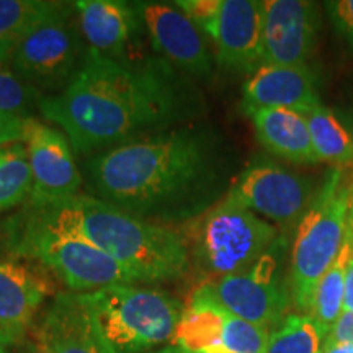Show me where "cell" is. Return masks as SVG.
I'll list each match as a JSON object with an SVG mask.
<instances>
[{"label": "cell", "instance_id": "6da1fadb", "mask_svg": "<svg viewBox=\"0 0 353 353\" xmlns=\"http://www.w3.org/2000/svg\"><path fill=\"white\" fill-rule=\"evenodd\" d=\"M190 83L164 59L134 63L94 50L64 92L43 95L39 112L63 130L79 154L170 130L196 114Z\"/></svg>", "mask_w": 353, "mask_h": 353}, {"label": "cell", "instance_id": "7a4b0ae2", "mask_svg": "<svg viewBox=\"0 0 353 353\" xmlns=\"http://www.w3.org/2000/svg\"><path fill=\"white\" fill-rule=\"evenodd\" d=\"M87 172L92 195L170 229L218 205L223 185L218 139L196 126H175L94 154Z\"/></svg>", "mask_w": 353, "mask_h": 353}, {"label": "cell", "instance_id": "3957f363", "mask_svg": "<svg viewBox=\"0 0 353 353\" xmlns=\"http://www.w3.org/2000/svg\"><path fill=\"white\" fill-rule=\"evenodd\" d=\"M21 216L52 231L72 234L120 262L138 281H169L187 275L192 260L180 231L136 218L94 195L32 208Z\"/></svg>", "mask_w": 353, "mask_h": 353}, {"label": "cell", "instance_id": "277c9868", "mask_svg": "<svg viewBox=\"0 0 353 353\" xmlns=\"http://www.w3.org/2000/svg\"><path fill=\"white\" fill-rule=\"evenodd\" d=\"M353 180L342 169L330 172L309 210L299 219L290 254L288 286L291 303L311 314L322 276L341 252L352 221Z\"/></svg>", "mask_w": 353, "mask_h": 353}, {"label": "cell", "instance_id": "5b68a950", "mask_svg": "<svg viewBox=\"0 0 353 353\" xmlns=\"http://www.w3.org/2000/svg\"><path fill=\"white\" fill-rule=\"evenodd\" d=\"M182 228L190 260L216 280L252 267L281 237L270 221L228 196Z\"/></svg>", "mask_w": 353, "mask_h": 353}, {"label": "cell", "instance_id": "8992f818", "mask_svg": "<svg viewBox=\"0 0 353 353\" xmlns=\"http://www.w3.org/2000/svg\"><path fill=\"white\" fill-rule=\"evenodd\" d=\"M7 245L17 259L39 263L72 293H90L118 283H134V275L82 237L52 231L20 213L7 223Z\"/></svg>", "mask_w": 353, "mask_h": 353}, {"label": "cell", "instance_id": "52a82bcc", "mask_svg": "<svg viewBox=\"0 0 353 353\" xmlns=\"http://www.w3.org/2000/svg\"><path fill=\"white\" fill-rule=\"evenodd\" d=\"M118 353H144L172 343L183 306L161 290L118 283L82 293Z\"/></svg>", "mask_w": 353, "mask_h": 353}, {"label": "cell", "instance_id": "ba28073f", "mask_svg": "<svg viewBox=\"0 0 353 353\" xmlns=\"http://www.w3.org/2000/svg\"><path fill=\"white\" fill-rule=\"evenodd\" d=\"M76 6L64 3L12 52V72L25 83L57 95L69 87L85 64L90 48L83 43Z\"/></svg>", "mask_w": 353, "mask_h": 353}, {"label": "cell", "instance_id": "9c48e42d", "mask_svg": "<svg viewBox=\"0 0 353 353\" xmlns=\"http://www.w3.org/2000/svg\"><path fill=\"white\" fill-rule=\"evenodd\" d=\"M175 6L213 41L221 65L249 74L262 65L263 2L179 0Z\"/></svg>", "mask_w": 353, "mask_h": 353}, {"label": "cell", "instance_id": "30bf717a", "mask_svg": "<svg viewBox=\"0 0 353 353\" xmlns=\"http://www.w3.org/2000/svg\"><path fill=\"white\" fill-rule=\"evenodd\" d=\"M285 250L286 241L281 236L247 270L208 281L216 299L241 319L267 330L275 329L293 304L281 268Z\"/></svg>", "mask_w": 353, "mask_h": 353}, {"label": "cell", "instance_id": "8fae6325", "mask_svg": "<svg viewBox=\"0 0 353 353\" xmlns=\"http://www.w3.org/2000/svg\"><path fill=\"white\" fill-rule=\"evenodd\" d=\"M268 337L270 330L229 312L206 281L183 307L172 345L196 353H265Z\"/></svg>", "mask_w": 353, "mask_h": 353}, {"label": "cell", "instance_id": "7c38bea8", "mask_svg": "<svg viewBox=\"0 0 353 353\" xmlns=\"http://www.w3.org/2000/svg\"><path fill=\"white\" fill-rule=\"evenodd\" d=\"M226 196L260 218L286 228L299 223L316 195L303 175L263 161L247 167Z\"/></svg>", "mask_w": 353, "mask_h": 353}, {"label": "cell", "instance_id": "4fadbf2b", "mask_svg": "<svg viewBox=\"0 0 353 353\" xmlns=\"http://www.w3.org/2000/svg\"><path fill=\"white\" fill-rule=\"evenodd\" d=\"M23 144L33 182L26 206L39 208L79 195L82 174L64 132L28 117Z\"/></svg>", "mask_w": 353, "mask_h": 353}, {"label": "cell", "instance_id": "5bb4252c", "mask_svg": "<svg viewBox=\"0 0 353 353\" xmlns=\"http://www.w3.org/2000/svg\"><path fill=\"white\" fill-rule=\"evenodd\" d=\"M136 8L154 50L172 68L193 77H208L213 72L208 39L179 7L170 3L139 2Z\"/></svg>", "mask_w": 353, "mask_h": 353}, {"label": "cell", "instance_id": "9a60e30c", "mask_svg": "<svg viewBox=\"0 0 353 353\" xmlns=\"http://www.w3.org/2000/svg\"><path fill=\"white\" fill-rule=\"evenodd\" d=\"M319 28V12L312 2H263L262 65H307L317 48Z\"/></svg>", "mask_w": 353, "mask_h": 353}, {"label": "cell", "instance_id": "2e32d148", "mask_svg": "<svg viewBox=\"0 0 353 353\" xmlns=\"http://www.w3.org/2000/svg\"><path fill=\"white\" fill-rule=\"evenodd\" d=\"M34 353H118L82 293L56 294L34 332Z\"/></svg>", "mask_w": 353, "mask_h": 353}, {"label": "cell", "instance_id": "e0dca14e", "mask_svg": "<svg viewBox=\"0 0 353 353\" xmlns=\"http://www.w3.org/2000/svg\"><path fill=\"white\" fill-rule=\"evenodd\" d=\"M39 268L17 257L0 260V330L13 345L23 341L52 293L50 276Z\"/></svg>", "mask_w": 353, "mask_h": 353}, {"label": "cell", "instance_id": "ac0fdd59", "mask_svg": "<svg viewBox=\"0 0 353 353\" xmlns=\"http://www.w3.org/2000/svg\"><path fill=\"white\" fill-rule=\"evenodd\" d=\"M244 112L257 108H285L304 114L321 105L319 90L309 65L263 64L242 88Z\"/></svg>", "mask_w": 353, "mask_h": 353}, {"label": "cell", "instance_id": "d6986e66", "mask_svg": "<svg viewBox=\"0 0 353 353\" xmlns=\"http://www.w3.org/2000/svg\"><path fill=\"white\" fill-rule=\"evenodd\" d=\"M74 6L88 48L100 54L123 59L128 44L134 39L143 23L136 6L123 0H81Z\"/></svg>", "mask_w": 353, "mask_h": 353}, {"label": "cell", "instance_id": "ffe728a7", "mask_svg": "<svg viewBox=\"0 0 353 353\" xmlns=\"http://www.w3.org/2000/svg\"><path fill=\"white\" fill-rule=\"evenodd\" d=\"M245 113L267 151L294 164H319L304 114L285 108H257Z\"/></svg>", "mask_w": 353, "mask_h": 353}, {"label": "cell", "instance_id": "44dd1931", "mask_svg": "<svg viewBox=\"0 0 353 353\" xmlns=\"http://www.w3.org/2000/svg\"><path fill=\"white\" fill-rule=\"evenodd\" d=\"M312 148L319 162L334 164L335 169L353 167V134L324 105H316L304 113Z\"/></svg>", "mask_w": 353, "mask_h": 353}, {"label": "cell", "instance_id": "7402d4cb", "mask_svg": "<svg viewBox=\"0 0 353 353\" xmlns=\"http://www.w3.org/2000/svg\"><path fill=\"white\" fill-rule=\"evenodd\" d=\"M64 7L48 0H0V43L13 51L37 26Z\"/></svg>", "mask_w": 353, "mask_h": 353}, {"label": "cell", "instance_id": "603a6c76", "mask_svg": "<svg viewBox=\"0 0 353 353\" xmlns=\"http://www.w3.org/2000/svg\"><path fill=\"white\" fill-rule=\"evenodd\" d=\"M327 337L311 314L293 312L270 330L265 353H322Z\"/></svg>", "mask_w": 353, "mask_h": 353}, {"label": "cell", "instance_id": "cb8c5ba5", "mask_svg": "<svg viewBox=\"0 0 353 353\" xmlns=\"http://www.w3.org/2000/svg\"><path fill=\"white\" fill-rule=\"evenodd\" d=\"M32 170L23 143L0 148V213L28 201L32 193Z\"/></svg>", "mask_w": 353, "mask_h": 353}, {"label": "cell", "instance_id": "d4e9b609", "mask_svg": "<svg viewBox=\"0 0 353 353\" xmlns=\"http://www.w3.org/2000/svg\"><path fill=\"white\" fill-rule=\"evenodd\" d=\"M41 92L19 79L12 70H0V112L30 117V110L38 107Z\"/></svg>", "mask_w": 353, "mask_h": 353}, {"label": "cell", "instance_id": "484cf974", "mask_svg": "<svg viewBox=\"0 0 353 353\" xmlns=\"http://www.w3.org/2000/svg\"><path fill=\"white\" fill-rule=\"evenodd\" d=\"M330 23L350 50H353V0H334L325 3Z\"/></svg>", "mask_w": 353, "mask_h": 353}, {"label": "cell", "instance_id": "4316f807", "mask_svg": "<svg viewBox=\"0 0 353 353\" xmlns=\"http://www.w3.org/2000/svg\"><path fill=\"white\" fill-rule=\"evenodd\" d=\"M28 117L0 112V148L23 143Z\"/></svg>", "mask_w": 353, "mask_h": 353}, {"label": "cell", "instance_id": "83f0119b", "mask_svg": "<svg viewBox=\"0 0 353 353\" xmlns=\"http://www.w3.org/2000/svg\"><path fill=\"white\" fill-rule=\"evenodd\" d=\"M327 342L353 345V312H342V316L339 317V321L330 330Z\"/></svg>", "mask_w": 353, "mask_h": 353}, {"label": "cell", "instance_id": "f1b7e54d", "mask_svg": "<svg viewBox=\"0 0 353 353\" xmlns=\"http://www.w3.org/2000/svg\"><path fill=\"white\" fill-rule=\"evenodd\" d=\"M343 311L353 312V254L347 267L345 275V301H343Z\"/></svg>", "mask_w": 353, "mask_h": 353}, {"label": "cell", "instance_id": "f546056e", "mask_svg": "<svg viewBox=\"0 0 353 353\" xmlns=\"http://www.w3.org/2000/svg\"><path fill=\"white\" fill-rule=\"evenodd\" d=\"M322 353H353V345H345V343L325 342L324 352H322Z\"/></svg>", "mask_w": 353, "mask_h": 353}, {"label": "cell", "instance_id": "4dcf8cb0", "mask_svg": "<svg viewBox=\"0 0 353 353\" xmlns=\"http://www.w3.org/2000/svg\"><path fill=\"white\" fill-rule=\"evenodd\" d=\"M151 353H196V352H190V350H185L182 347H176V345H167V347H162V348H157V350H154Z\"/></svg>", "mask_w": 353, "mask_h": 353}, {"label": "cell", "instance_id": "1f68e13d", "mask_svg": "<svg viewBox=\"0 0 353 353\" xmlns=\"http://www.w3.org/2000/svg\"><path fill=\"white\" fill-rule=\"evenodd\" d=\"M12 52H13V51L10 50V48L6 46V44L0 43V70H2L3 64H6L7 61L12 57Z\"/></svg>", "mask_w": 353, "mask_h": 353}, {"label": "cell", "instance_id": "d6a6232c", "mask_svg": "<svg viewBox=\"0 0 353 353\" xmlns=\"http://www.w3.org/2000/svg\"><path fill=\"white\" fill-rule=\"evenodd\" d=\"M13 347V343L8 341L6 337V334L0 330V353H10V348Z\"/></svg>", "mask_w": 353, "mask_h": 353}]
</instances>
